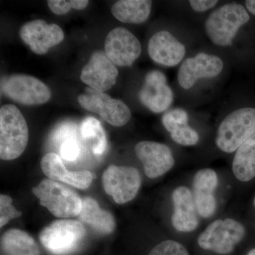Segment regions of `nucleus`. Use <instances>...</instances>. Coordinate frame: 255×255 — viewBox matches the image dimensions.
<instances>
[{"mask_svg":"<svg viewBox=\"0 0 255 255\" xmlns=\"http://www.w3.org/2000/svg\"><path fill=\"white\" fill-rule=\"evenodd\" d=\"M28 141V128L23 114L16 106L0 110V157L12 160L22 155Z\"/></svg>","mask_w":255,"mask_h":255,"instance_id":"1","label":"nucleus"},{"mask_svg":"<svg viewBox=\"0 0 255 255\" xmlns=\"http://www.w3.org/2000/svg\"><path fill=\"white\" fill-rule=\"evenodd\" d=\"M250 18L243 5L238 3L223 5L214 10L206 20V34L217 46H231L240 28L248 23Z\"/></svg>","mask_w":255,"mask_h":255,"instance_id":"2","label":"nucleus"},{"mask_svg":"<svg viewBox=\"0 0 255 255\" xmlns=\"http://www.w3.org/2000/svg\"><path fill=\"white\" fill-rule=\"evenodd\" d=\"M32 192L55 217L69 219L81 212L82 200L78 194L53 179H43Z\"/></svg>","mask_w":255,"mask_h":255,"instance_id":"3","label":"nucleus"},{"mask_svg":"<svg viewBox=\"0 0 255 255\" xmlns=\"http://www.w3.org/2000/svg\"><path fill=\"white\" fill-rule=\"evenodd\" d=\"M86 231L80 221L58 220L42 230L39 239L43 247L53 255H68L81 245Z\"/></svg>","mask_w":255,"mask_h":255,"instance_id":"4","label":"nucleus"},{"mask_svg":"<svg viewBox=\"0 0 255 255\" xmlns=\"http://www.w3.org/2000/svg\"><path fill=\"white\" fill-rule=\"evenodd\" d=\"M255 132V109L242 108L228 114L220 124L216 145L227 153L238 149Z\"/></svg>","mask_w":255,"mask_h":255,"instance_id":"5","label":"nucleus"},{"mask_svg":"<svg viewBox=\"0 0 255 255\" xmlns=\"http://www.w3.org/2000/svg\"><path fill=\"white\" fill-rule=\"evenodd\" d=\"M245 234L246 229L238 221L232 219L216 220L199 236L198 244L206 251L227 255L232 253Z\"/></svg>","mask_w":255,"mask_h":255,"instance_id":"6","label":"nucleus"},{"mask_svg":"<svg viewBox=\"0 0 255 255\" xmlns=\"http://www.w3.org/2000/svg\"><path fill=\"white\" fill-rule=\"evenodd\" d=\"M78 100L82 108L99 114L114 127H123L131 117V112L124 102L105 92L87 88L85 93L78 96Z\"/></svg>","mask_w":255,"mask_h":255,"instance_id":"7","label":"nucleus"},{"mask_svg":"<svg viewBox=\"0 0 255 255\" xmlns=\"http://www.w3.org/2000/svg\"><path fill=\"white\" fill-rule=\"evenodd\" d=\"M105 192L112 196L117 204L132 200L138 192L141 177L135 167L111 165L102 177Z\"/></svg>","mask_w":255,"mask_h":255,"instance_id":"8","label":"nucleus"},{"mask_svg":"<svg viewBox=\"0 0 255 255\" xmlns=\"http://www.w3.org/2000/svg\"><path fill=\"white\" fill-rule=\"evenodd\" d=\"M2 90L6 97L23 105H43L51 97V92L46 84L34 77L21 74L6 79Z\"/></svg>","mask_w":255,"mask_h":255,"instance_id":"9","label":"nucleus"},{"mask_svg":"<svg viewBox=\"0 0 255 255\" xmlns=\"http://www.w3.org/2000/svg\"><path fill=\"white\" fill-rule=\"evenodd\" d=\"M105 53L111 61L121 67L131 65L141 53V44L127 28L117 27L105 39Z\"/></svg>","mask_w":255,"mask_h":255,"instance_id":"10","label":"nucleus"},{"mask_svg":"<svg viewBox=\"0 0 255 255\" xmlns=\"http://www.w3.org/2000/svg\"><path fill=\"white\" fill-rule=\"evenodd\" d=\"M19 36L32 51L38 55L46 54L52 47L61 43L65 37L63 29L58 25L48 24L41 19L25 23L20 29Z\"/></svg>","mask_w":255,"mask_h":255,"instance_id":"11","label":"nucleus"},{"mask_svg":"<svg viewBox=\"0 0 255 255\" xmlns=\"http://www.w3.org/2000/svg\"><path fill=\"white\" fill-rule=\"evenodd\" d=\"M139 99L142 105L154 113H162L168 110L173 102L174 95L163 73L152 70L147 73L139 92Z\"/></svg>","mask_w":255,"mask_h":255,"instance_id":"12","label":"nucleus"},{"mask_svg":"<svg viewBox=\"0 0 255 255\" xmlns=\"http://www.w3.org/2000/svg\"><path fill=\"white\" fill-rule=\"evenodd\" d=\"M223 69V60L217 55L199 53L194 58L184 60L178 72V82L181 87L188 90L200 79L218 76Z\"/></svg>","mask_w":255,"mask_h":255,"instance_id":"13","label":"nucleus"},{"mask_svg":"<svg viewBox=\"0 0 255 255\" xmlns=\"http://www.w3.org/2000/svg\"><path fill=\"white\" fill-rule=\"evenodd\" d=\"M137 157L143 164L145 175L155 179L163 175L174 167L172 150L164 144L153 141H141L135 145Z\"/></svg>","mask_w":255,"mask_h":255,"instance_id":"14","label":"nucleus"},{"mask_svg":"<svg viewBox=\"0 0 255 255\" xmlns=\"http://www.w3.org/2000/svg\"><path fill=\"white\" fill-rule=\"evenodd\" d=\"M118 75V70L106 53L96 51L82 68L80 79L90 88L104 92L115 85Z\"/></svg>","mask_w":255,"mask_h":255,"instance_id":"15","label":"nucleus"},{"mask_svg":"<svg viewBox=\"0 0 255 255\" xmlns=\"http://www.w3.org/2000/svg\"><path fill=\"white\" fill-rule=\"evenodd\" d=\"M151 59L159 65L174 67L180 63L186 54L185 46L167 31L157 32L148 43Z\"/></svg>","mask_w":255,"mask_h":255,"instance_id":"16","label":"nucleus"},{"mask_svg":"<svg viewBox=\"0 0 255 255\" xmlns=\"http://www.w3.org/2000/svg\"><path fill=\"white\" fill-rule=\"evenodd\" d=\"M219 184L217 174L211 169H202L195 174L193 180L194 199L198 214L210 218L216 209L214 191Z\"/></svg>","mask_w":255,"mask_h":255,"instance_id":"17","label":"nucleus"},{"mask_svg":"<svg viewBox=\"0 0 255 255\" xmlns=\"http://www.w3.org/2000/svg\"><path fill=\"white\" fill-rule=\"evenodd\" d=\"M172 199L174 206L172 226L179 232H192L198 227L199 219L190 189L185 187L176 188L172 192Z\"/></svg>","mask_w":255,"mask_h":255,"instance_id":"18","label":"nucleus"},{"mask_svg":"<svg viewBox=\"0 0 255 255\" xmlns=\"http://www.w3.org/2000/svg\"><path fill=\"white\" fill-rule=\"evenodd\" d=\"M41 167L43 173L49 179L66 183L80 189H87L93 179V174L89 171L68 170L60 156L54 152H48L43 156Z\"/></svg>","mask_w":255,"mask_h":255,"instance_id":"19","label":"nucleus"},{"mask_svg":"<svg viewBox=\"0 0 255 255\" xmlns=\"http://www.w3.org/2000/svg\"><path fill=\"white\" fill-rule=\"evenodd\" d=\"M79 218L101 234H111L115 230L116 221L113 215L101 209L98 203L92 198H85L82 200Z\"/></svg>","mask_w":255,"mask_h":255,"instance_id":"20","label":"nucleus"},{"mask_svg":"<svg viewBox=\"0 0 255 255\" xmlns=\"http://www.w3.org/2000/svg\"><path fill=\"white\" fill-rule=\"evenodd\" d=\"M152 1L148 0H121L112 6L114 17L126 23H142L150 16Z\"/></svg>","mask_w":255,"mask_h":255,"instance_id":"21","label":"nucleus"},{"mask_svg":"<svg viewBox=\"0 0 255 255\" xmlns=\"http://www.w3.org/2000/svg\"><path fill=\"white\" fill-rule=\"evenodd\" d=\"M1 246L6 255H41L33 238L21 230L11 229L5 232L1 236Z\"/></svg>","mask_w":255,"mask_h":255,"instance_id":"22","label":"nucleus"},{"mask_svg":"<svg viewBox=\"0 0 255 255\" xmlns=\"http://www.w3.org/2000/svg\"><path fill=\"white\" fill-rule=\"evenodd\" d=\"M233 171L241 182H248L255 177V132L236 151Z\"/></svg>","mask_w":255,"mask_h":255,"instance_id":"23","label":"nucleus"},{"mask_svg":"<svg viewBox=\"0 0 255 255\" xmlns=\"http://www.w3.org/2000/svg\"><path fill=\"white\" fill-rule=\"evenodd\" d=\"M80 132L82 139L95 155L100 156L105 153L107 146L106 132L102 124L94 117H87L82 122Z\"/></svg>","mask_w":255,"mask_h":255,"instance_id":"24","label":"nucleus"},{"mask_svg":"<svg viewBox=\"0 0 255 255\" xmlns=\"http://www.w3.org/2000/svg\"><path fill=\"white\" fill-rule=\"evenodd\" d=\"M189 116L185 110L174 109L167 112L162 117V122L167 131L172 132L176 129L188 125Z\"/></svg>","mask_w":255,"mask_h":255,"instance_id":"25","label":"nucleus"},{"mask_svg":"<svg viewBox=\"0 0 255 255\" xmlns=\"http://www.w3.org/2000/svg\"><path fill=\"white\" fill-rule=\"evenodd\" d=\"M90 1L87 0H49L48 6L52 12L57 15L67 14L73 9L82 10L87 7Z\"/></svg>","mask_w":255,"mask_h":255,"instance_id":"26","label":"nucleus"},{"mask_svg":"<svg viewBox=\"0 0 255 255\" xmlns=\"http://www.w3.org/2000/svg\"><path fill=\"white\" fill-rule=\"evenodd\" d=\"M172 140L177 143L184 146L195 145L199 142L198 132L189 126H184L171 132Z\"/></svg>","mask_w":255,"mask_h":255,"instance_id":"27","label":"nucleus"},{"mask_svg":"<svg viewBox=\"0 0 255 255\" xmlns=\"http://www.w3.org/2000/svg\"><path fill=\"white\" fill-rule=\"evenodd\" d=\"M22 214L12 206V199L10 196H0V227L2 228L11 219L20 217Z\"/></svg>","mask_w":255,"mask_h":255,"instance_id":"28","label":"nucleus"},{"mask_svg":"<svg viewBox=\"0 0 255 255\" xmlns=\"http://www.w3.org/2000/svg\"><path fill=\"white\" fill-rule=\"evenodd\" d=\"M148 255H189L185 248L174 241H165L155 246Z\"/></svg>","mask_w":255,"mask_h":255,"instance_id":"29","label":"nucleus"},{"mask_svg":"<svg viewBox=\"0 0 255 255\" xmlns=\"http://www.w3.org/2000/svg\"><path fill=\"white\" fill-rule=\"evenodd\" d=\"M60 154L62 158L68 162H73L80 155V146L76 137L65 140L60 146Z\"/></svg>","mask_w":255,"mask_h":255,"instance_id":"30","label":"nucleus"},{"mask_svg":"<svg viewBox=\"0 0 255 255\" xmlns=\"http://www.w3.org/2000/svg\"><path fill=\"white\" fill-rule=\"evenodd\" d=\"M76 126L73 123H64L60 125L52 134V140L54 142H61L70 138L76 137ZM60 144V145H61Z\"/></svg>","mask_w":255,"mask_h":255,"instance_id":"31","label":"nucleus"},{"mask_svg":"<svg viewBox=\"0 0 255 255\" xmlns=\"http://www.w3.org/2000/svg\"><path fill=\"white\" fill-rule=\"evenodd\" d=\"M217 3V0H191L189 1L191 7L197 12H204L212 9Z\"/></svg>","mask_w":255,"mask_h":255,"instance_id":"32","label":"nucleus"},{"mask_svg":"<svg viewBox=\"0 0 255 255\" xmlns=\"http://www.w3.org/2000/svg\"><path fill=\"white\" fill-rule=\"evenodd\" d=\"M246 5L248 11L255 15V0H248L246 1Z\"/></svg>","mask_w":255,"mask_h":255,"instance_id":"33","label":"nucleus"},{"mask_svg":"<svg viewBox=\"0 0 255 255\" xmlns=\"http://www.w3.org/2000/svg\"><path fill=\"white\" fill-rule=\"evenodd\" d=\"M248 255H255V249L251 250V251L248 253Z\"/></svg>","mask_w":255,"mask_h":255,"instance_id":"34","label":"nucleus"},{"mask_svg":"<svg viewBox=\"0 0 255 255\" xmlns=\"http://www.w3.org/2000/svg\"><path fill=\"white\" fill-rule=\"evenodd\" d=\"M254 205L255 206V199H254Z\"/></svg>","mask_w":255,"mask_h":255,"instance_id":"35","label":"nucleus"}]
</instances>
